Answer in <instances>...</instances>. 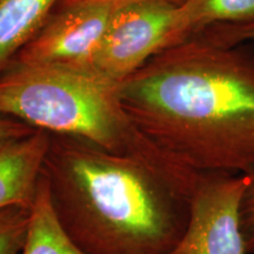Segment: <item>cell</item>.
<instances>
[{"label":"cell","instance_id":"6da1fadb","mask_svg":"<svg viewBox=\"0 0 254 254\" xmlns=\"http://www.w3.org/2000/svg\"><path fill=\"white\" fill-rule=\"evenodd\" d=\"M195 34L119 84L148 140L198 172L254 171V52Z\"/></svg>","mask_w":254,"mask_h":254},{"label":"cell","instance_id":"7a4b0ae2","mask_svg":"<svg viewBox=\"0 0 254 254\" xmlns=\"http://www.w3.org/2000/svg\"><path fill=\"white\" fill-rule=\"evenodd\" d=\"M200 173L153 142L118 153L51 134L43 174L57 218L87 254H168Z\"/></svg>","mask_w":254,"mask_h":254},{"label":"cell","instance_id":"3957f363","mask_svg":"<svg viewBox=\"0 0 254 254\" xmlns=\"http://www.w3.org/2000/svg\"><path fill=\"white\" fill-rule=\"evenodd\" d=\"M0 114L118 153L150 148L127 116L119 82L92 67L13 60L0 72Z\"/></svg>","mask_w":254,"mask_h":254},{"label":"cell","instance_id":"277c9868","mask_svg":"<svg viewBox=\"0 0 254 254\" xmlns=\"http://www.w3.org/2000/svg\"><path fill=\"white\" fill-rule=\"evenodd\" d=\"M247 174L201 172L186 230L168 254H249L240 226Z\"/></svg>","mask_w":254,"mask_h":254},{"label":"cell","instance_id":"5b68a950","mask_svg":"<svg viewBox=\"0 0 254 254\" xmlns=\"http://www.w3.org/2000/svg\"><path fill=\"white\" fill-rule=\"evenodd\" d=\"M178 6L134 4L117 9L93 68L120 84L158 52L172 46Z\"/></svg>","mask_w":254,"mask_h":254},{"label":"cell","instance_id":"8992f818","mask_svg":"<svg viewBox=\"0 0 254 254\" xmlns=\"http://www.w3.org/2000/svg\"><path fill=\"white\" fill-rule=\"evenodd\" d=\"M117 9L106 4L62 6L13 60L93 68Z\"/></svg>","mask_w":254,"mask_h":254},{"label":"cell","instance_id":"52a82bcc","mask_svg":"<svg viewBox=\"0 0 254 254\" xmlns=\"http://www.w3.org/2000/svg\"><path fill=\"white\" fill-rule=\"evenodd\" d=\"M50 141V133L40 129L0 141V211L32 207Z\"/></svg>","mask_w":254,"mask_h":254},{"label":"cell","instance_id":"ba28073f","mask_svg":"<svg viewBox=\"0 0 254 254\" xmlns=\"http://www.w3.org/2000/svg\"><path fill=\"white\" fill-rule=\"evenodd\" d=\"M62 0H0V72L49 20Z\"/></svg>","mask_w":254,"mask_h":254},{"label":"cell","instance_id":"9c48e42d","mask_svg":"<svg viewBox=\"0 0 254 254\" xmlns=\"http://www.w3.org/2000/svg\"><path fill=\"white\" fill-rule=\"evenodd\" d=\"M19 254H87L72 240L57 218L44 174L30 208L26 237Z\"/></svg>","mask_w":254,"mask_h":254},{"label":"cell","instance_id":"30bf717a","mask_svg":"<svg viewBox=\"0 0 254 254\" xmlns=\"http://www.w3.org/2000/svg\"><path fill=\"white\" fill-rule=\"evenodd\" d=\"M252 20L254 0H184L177 9L173 45L217 25Z\"/></svg>","mask_w":254,"mask_h":254},{"label":"cell","instance_id":"8fae6325","mask_svg":"<svg viewBox=\"0 0 254 254\" xmlns=\"http://www.w3.org/2000/svg\"><path fill=\"white\" fill-rule=\"evenodd\" d=\"M30 209L8 207L0 211V254H19L23 249Z\"/></svg>","mask_w":254,"mask_h":254},{"label":"cell","instance_id":"7c38bea8","mask_svg":"<svg viewBox=\"0 0 254 254\" xmlns=\"http://www.w3.org/2000/svg\"><path fill=\"white\" fill-rule=\"evenodd\" d=\"M196 34H200L219 45H246L249 43H254V20L240 24L217 25Z\"/></svg>","mask_w":254,"mask_h":254},{"label":"cell","instance_id":"4fadbf2b","mask_svg":"<svg viewBox=\"0 0 254 254\" xmlns=\"http://www.w3.org/2000/svg\"><path fill=\"white\" fill-rule=\"evenodd\" d=\"M249 176L240 202V226L249 254H254V171Z\"/></svg>","mask_w":254,"mask_h":254},{"label":"cell","instance_id":"5bb4252c","mask_svg":"<svg viewBox=\"0 0 254 254\" xmlns=\"http://www.w3.org/2000/svg\"><path fill=\"white\" fill-rule=\"evenodd\" d=\"M184 0H62V6L80 5V4H106L113 5L116 7H124L127 5L134 4H166V5H180Z\"/></svg>","mask_w":254,"mask_h":254},{"label":"cell","instance_id":"9a60e30c","mask_svg":"<svg viewBox=\"0 0 254 254\" xmlns=\"http://www.w3.org/2000/svg\"><path fill=\"white\" fill-rule=\"evenodd\" d=\"M33 131L34 128H32L26 124L11 118V117L0 114V141L27 135Z\"/></svg>","mask_w":254,"mask_h":254}]
</instances>
